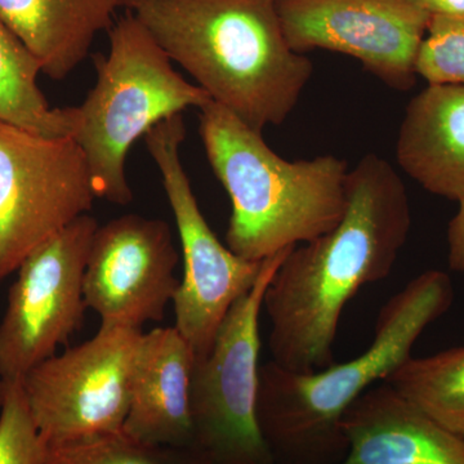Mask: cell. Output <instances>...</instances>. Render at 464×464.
Segmentation results:
<instances>
[{"instance_id":"1","label":"cell","mask_w":464,"mask_h":464,"mask_svg":"<svg viewBox=\"0 0 464 464\" xmlns=\"http://www.w3.org/2000/svg\"><path fill=\"white\" fill-rule=\"evenodd\" d=\"M411 228L401 177L386 159L365 155L348 172L341 221L290 250L266 289L275 364L297 373L334 364L344 307L362 286L392 273Z\"/></svg>"},{"instance_id":"2","label":"cell","mask_w":464,"mask_h":464,"mask_svg":"<svg viewBox=\"0 0 464 464\" xmlns=\"http://www.w3.org/2000/svg\"><path fill=\"white\" fill-rule=\"evenodd\" d=\"M133 14L210 100L259 132L288 119L314 74L276 0H148Z\"/></svg>"},{"instance_id":"3","label":"cell","mask_w":464,"mask_h":464,"mask_svg":"<svg viewBox=\"0 0 464 464\" xmlns=\"http://www.w3.org/2000/svg\"><path fill=\"white\" fill-rule=\"evenodd\" d=\"M453 301L449 275L426 271L381 308L374 340L362 355L310 373L286 371L273 360L262 365L257 417L274 464L343 462L348 453L343 415L411 359L420 335Z\"/></svg>"},{"instance_id":"4","label":"cell","mask_w":464,"mask_h":464,"mask_svg":"<svg viewBox=\"0 0 464 464\" xmlns=\"http://www.w3.org/2000/svg\"><path fill=\"white\" fill-rule=\"evenodd\" d=\"M199 110L208 161L231 200L226 243L235 255L265 261L338 225L347 207L346 160H285L215 101Z\"/></svg>"},{"instance_id":"5","label":"cell","mask_w":464,"mask_h":464,"mask_svg":"<svg viewBox=\"0 0 464 464\" xmlns=\"http://www.w3.org/2000/svg\"><path fill=\"white\" fill-rule=\"evenodd\" d=\"M109 52L96 57L97 81L78 106L74 140L84 151L97 198L133 200L125 163L133 143L160 121L212 101L174 70L136 14L110 30Z\"/></svg>"},{"instance_id":"6","label":"cell","mask_w":464,"mask_h":464,"mask_svg":"<svg viewBox=\"0 0 464 464\" xmlns=\"http://www.w3.org/2000/svg\"><path fill=\"white\" fill-rule=\"evenodd\" d=\"M292 249L265 259L257 283L231 307L209 353L195 362L192 448L215 464H274L257 417L259 315L266 289Z\"/></svg>"},{"instance_id":"7","label":"cell","mask_w":464,"mask_h":464,"mask_svg":"<svg viewBox=\"0 0 464 464\" xmlns=\"http://www.w3.org/2000/svg\"><path fill=\"white\" fill-rule=\"evenodd\" d=\"M186 125L170 116L143 136L172 209L183 256V276L172 301L174 328L203 359L231 307L257 283L265 261L235 255L208 225L182 164Z\"/></svg>"},{"instance_id":"8","label":"cell","mask_w":464,"mask_h":464,"mask_svg":"<svg viewBox=\"0 0 464 464\" xmlns=\"http://www.w3.org/2000/svg\"><path fill=\"white\" fill-rule=\"evenodd\" d=\"M96 198L74 137L52 139L0 123V283L90 213Z\"/></svg>"},{"instance_id":"9","label":"cell","mask_w":464,"mask_h":464,"mask_svg":"<svg viewBox=\"0 0 464 464\" xmlns=\"http://www.w3.org/2000/svg\"><path fill=\"white\" fill-rule=\"evenodd\" d=\"M143 331L101 325L93 338L35 366L21 381L47 445L121 432Z\"/></svg>"},{"instance_id":"10","label":"cell","mask_w":464,"mask_h":464,"mask_svg":"<svg viewBox=\"0 0 464 464\" xmlns=\"http://www.w3.org/2000/svg\"><path fill=\"white\" fill-rule=\"evenodd\" d=\"M99 224L90 213L18 266L0 322V381H23L56 355L84 322V273Z\"/></svg>"},{"instance_id":"11","label":"cell","mask_w":464,"mask_h":464,"mask_svg":"<svg viewBox=\"0 0 464 464\" xmlns=\"http://www.w3.org/2000/svg\"><path fill=\"white\" fill-rule=\"evenodd\" d=\"M290 47L338 52L399 91L415 84L431 14L415 0H276Z\"/></svg>"},{"instance_id":"12","label":"cell","mask_w":464,"mask_h":464,"mask_svg":"<svg viewBox=\"0 0 464 464\" xmlns=\"http://www.w3.org/2000/svg\"><path fill=\"white\" fill-rule=\"evenodd\" d=\"M179 255L163 219L125 215L99 226L84 273V299L101 325L142 331L164 319L179 280Z\"/></svg>"},{"instance_id":"13","label":"cell","mask_w":464,"mask_h":464,"mask_svg":"<svg viewBox=\"0 0 464 464\" xmlns=\"http://www.w3.org/2000/svg\"><path fill=\"white\" fill-rule=\"evenodd\" d=\"M341 464H464V441L387 382L366 391L342 420Z\"/></svg>"},{"instance_id":"14","label":"cell","mask_w":464,"mask_h":464,"mask_svg":"<svg viewBox=\"0 0 464 464\" xmlns=\"http://www.w3.org/2000/svg\"><path fill=\"white\" fill-rule=\"evenodd\" d=\"M194 351L174 326L143 333L134 356L128 436L146 444L192 447Z\"/></svg>"},{"instance_id":"15","label":"cell","mask_w":464,"mask_h":464,"mask_svg":"<svg viewBox=\"0 0 464 464\" xmlns=\"http://www.w3.org/2000/svg\"><path fill=\"white\" fill-rule=\"evenodd\" d=\"M396 160L424 190L464 199V84H429L411 99L400 124Z\"/></svg>"},{"instance_id":"16","label":"cell","mask_w":464,"mask_h":464,"mask_svg":"<svg viewBox=\"0 0 464 464\" xmlns=\"http://www.w3.org/2000/svg\"><path fill=\"white\" fill-rule=\"evenodd\" d=\"M119 7L121 0H0V21L38 58L45 75L63 81Z\"/></svg>"},{"instance_id":"17","label":"cell","mask_w":464,"mask_h":464,"mask_svg":"<svg viewBox=\"0 0 464 464\" xmlns=\"http://www.w3.org/2000/svg\"><path fill=\"white\" fill-rule=\"evenodd\" d=\"M41 63L0 21V123L39 136L74 137L78 108H52L38 85Z\"/></svg>"},{"instance_id":"18","label":"cell","mask_w":464,"mask_h":464,"mask_svg":"<svg viewBox=\"0 0 464 464\" xmlns=\"http://www.w3.org/2000/svg\"><path fill=\"white\" fill-rule=\"evenodd\" d=\"M384 382L464 441V346L411 357Z\"/></svg>"},{"instance_id":"19","label":"cell","mask_w":464,"mask_h":464,"mask_svg":"<svg viewBox=\"0 0 464 464\" xmlns=\"http://www.w3.org/2000/svg\"><path fill=\"white\" fill-rule=\"evenodd\" d=\"M42 464H215L192 447L146 444L127 433H110L47 445Z\"/></svg>"},{"instance_id":"20","label":"cell","mask_w":464,"mask_h":464,"mask_svg":"<svg viewBox=\"0 0 464 464\" xmlns=\"http://www.w3.org/2000/svg\"><path fill=\"white\" fill-rule=\"evenodd\" d=\"M45 449L21 381H0V464H42Z\"/></svg>"},{"instance_id":"21","label":"cell","mask_w":464,"mask_h":464,"mask_svg":"<svg viewBox=\"0 0 464 464\" xmlns=\"http://www.w3.org/2000/svg\"><path fill=\"white\" fill-rule=\"evenodd\" d=\"M415 72L429 84H464V17H431Z\"/></svg>"},{"instance_id":"22","label":"cell","mask_w":464,"mask_h":464,"mask_svg":"<svg viewBox=\"0 0 464 464\" xmlns=\"http://www.w3.org/2000/svg\"><path fill=\"white\" fill-rule=\"evenodd\" d=\"M448 227L449 266L464 276V199Z\"/></svg>"},{"instance_id":"23","label":"cell","mask_w":464,"mask_h":464,"mask_svg":"<svg viewBox=\"0 0 464 464\" xmlns=\"http://www.w3.org/2000/svg\"><path fill=\"white\" fill-rule=\"evenodd\" d=\"M431 16L464 17V0H415Z\"/></svg>"},{"instance_id":"24","label":"cell","mask_w":464,"mask_h":464,"mask_svg":"<svg viewBox=\"0 0 464 464\" xmlns=\"http://www.w3.org/2000/svg\"><path fill=\"white\" fill-rule=\"evenodd\" d=\"M148 2V0H121V7L133 9L139 7L142 3Z\"/></svg>"}]
</instances>
